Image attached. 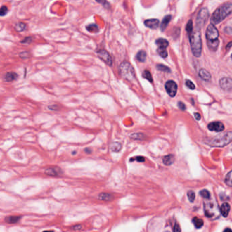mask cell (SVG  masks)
<instances>
[{"mask_svg":"<svg viewBox=\"0 0 232 232\" xmlns=\"http://www.w3.org/2000/svg\"><path fill=\"white\" fill-rule=\"evenodd\" d=\"M119 73L124 79L131 81L135 78V70L131 64L127 61L122 62L119 67Z\"/></svg>","mask_w":232,"mask_h":232,"instance_id":"4","label":"cell"},{"mask_svg":"<svg viewBox=\"0 0 232 232\" xmlns=\"http://www.w3.org/2000/svg\"><path fill=\"white\" fill-rule=\"evenodd\" d=\"M207 44H208V46L209 48V49L211 50L212 51H217V48L219 46V40H215V41H210V42H207Z\"/></svg>","mask_w":232,"mask_h":232,"instance_id":"21","label":"cell"},{"mask_svg":"<svg viewBox=\"0 0 232 232\" xmlns=\"http://www.w3.org/2000/svg\"><path fill=\"white\" fill-rule=\"evenodd\" d=\"M185 84H186V86H187V87L189 88L190 89L193 90V89H195V84L193 83V82L191 81L190 80H186Z\"/></svg>","mask_w":232,"mask_h":232,"instance_id":"35","label":"cell"},{"mask_svg":"<svg viewBox=\"0 0 232 232\" xmlns=\"http://www.w3.org/2000/svg\"><path fill=\"white\" fill-rule=\"evenodd\" d=\"M225 183L229 186H232V170L227 174L225 176Z\"/></svg>","mask_w":232,"mask_h":232,"instance_id":"27","label":"cell"},{"mask_svg":"<svg viewBox=\"0 0 232 232\" xmlns=\"http://www.w3.org/2000/svg\"><path fill=\"white\" fill-rule=\"evenodd\" d=\"M187 197L188 198V200H189V202L192 203L194 202L195 198V193L194 191L190 190L187 192Z\"/></svg>","mask_w":232,"mask_h":232,"instance_id":"32","label":"cell"},{"mask_svg":"<svg viewBox=\"0 0 232 232\" xmlns=\"http://www.w3.org/2000/svg\"><path fill=\"white\" fill-rule=\"evenodd\" d=\"M221 88L224 91H230L232 89V79L229 77H224L221 78L219 81Z\"/></svg>","mask_w":232,"mask_h":232,"instance_id":"10","label":"cell"},{"mask_svg":"<svg viewBox=\"0 0 232 232\" xmlns=\"http://www.w3.org/2000/svg\"><path fill=\"white\" fill-rule=\"evenodd\" d=\"M232 13V3H226L219 7L212 14L210 21L212 25H217L223 21Z\"/></svg>","mask_w":232,"mask_h":232,"instance_id":"1","label":"cell"},{"mask_svg":"<svg viewBox=\"0 0 232 232\" xmlns=\"http://www.w3.org/2000/svg\"><path fill=\"white\" fill-rule=\"evenodd\" d=\"M173 231L174 232H181V227H180L179 223H175L174 226V228H173Z\"/></svg>","mask_w":232,"mask_h":232,"instance_id":"38","label":"cell"},{"mask_svg":"<svg viewBox=\"0 0 232 232\" xmlns=\"http://www.w3.org/2000/svg\"><path fill=\"white\" fill-rule=\"evenodd\" d=\"M165 232H169V231H165Z\"/></svg>","mask_w":232,"mask_h":232,"instance_id":"47","label":"cell"},{"mask_svg":"<svg viewBox=\"0 0 232 232\" xmlns=\"http://www.w3.org/2000/svg\"><path fill=\"white\" fill-rule=\"evenodd\" d=\"M45 174H46L47 175L51 176H57L59 175V171H57L56 168H54V167H49V168H47L46 170H45Z\"/></svg>","mask_w":232,"mask_h":232,"instance_id":"22","label":"cell"},{"mask_svg":"<svg viewBox=\"0 0 232 232\" xmlns=\"http://www.w3.org/2000/svg\"><path fill=\"white\" fill-rule=\"evenodd\" d=\"M134 160H136L138 161V162H144L145 161V159L144 157H141V156H138V157H134L133 159H130V161H133Z\"/></svg>","mask_w":232,"mask_h":232,"instance_id":"37","label":"cell"},{"mask_svg":"<svg viewBox=\"0 0 232 232\" xmlns=\"http://www.w3.org/2000/svg\"><path fill=\"white\" fill-rule=\"evenodd\" d=\"M232 142V131L221 133L215 137L206 141V143L212 147H224Z\"/></svg>","mask_w":232,"mask_h":232,"instance_id":"3","label":"cell"},{"mask_svg":"<svg viewBox=\"0 0 232 232\" xmlns=\"http://www.w3.org/2000/svg\"><path fill=\"white\" fill-rule=\"evenodd\" d=\"M186 32H188V36H189V35L193 32V22L191 20H190L188 22L187 25H186Z\"/></svg>","mask_w":232,"mask_h":232,"instance_id":"33","label":"cell"},{"mask_svg":"<svg viewBox=\"0 0 232 232\" xmlns=\"http://www.w3.org/2000/svg\"><path fill=\"white\" fill-rule=\"evenodd\" d=\"M231 59H232V55H231Z\"/></svg>","mask_w":232,"mask_h":232,"instance_id":"46","label":"cell"},{"mask_svg":"<svg viewBox=\"0 0 232 232\" xmlns=\"http://www.w3.org/2000/svg\"><path fill=\"white\" fill-rule=\"evenodd\" d=\"M86 30L91 33H97L99 31L98 26L95 24H91L89 25H88L86 27Z\"/></svg>","mask_w":232,"mask_h":232,"instance_id":"28","label":"cell"},{"mask_svg":"<svg viewBox=\"0 0 232 232\" xmlns=\"http://www.w3.org/2000/svg\"><path fill=\"white\" fill-rule=\"evenodd\" d=\"M114 196L111 193H101L98 195V199L102 201H110L113 199Z\"/></svg>","mask_w":232,"mask_h":232,"instance_id":"18","label":"cell"},{"mask_svg":"<svg viewBox=\"0 0 232 232\" xmlns=\"http://www.w3.org/2000/svg\"><path fill=\"white\" fill-rule=\"evenodd\" d=\"M230 211V205L227 202H225L221 205L220 208V212L223 217H227Z\"/></svg>","mask_w":232,"mask_h":232,"instance_id":"13","label":"cell"},{"mask_svg":"<svg viewBox=\"0 0 232 232\" xmlns=\"http://www.w3.org/2000/svg\"><path fill=\"white\" fill-rule=\"evenodd\" d=\"M194 117H195V119L197 121H200V120L201 119V115H200V114L198 112L195 113Z\"/></svg>","mask_w":232,"mask_h":232,"instance_id":"42","label":"cell"},{"mask_svg":"<svg viewBox=\"0 0 232 232\" xmlns=\"http://www.w3.org/2000/svg\"><path fill=\"white\" fill-rule=\"evenodd\" d=\"M165 88L167 93L170 97H174L176 95L178 86L175 82L172 80H168L165 84Z\"/></svg>","mask_w":232,"mask_h":232,"instance_id":"8","label":"cell"},{"mask_svg":"<svg viewBox=\"0 0 232 232\" xmlns=\"http://www.w3.org/2000/svg\"><path fill=\"white\" fill-rule=\"evenodd\" d=\"M159 24V20L158 19H155V18H151V19L146 20L144 21L145 26L150 29H153V30L158 27Z\"/></svg>","mask_w":232,"mask_h":232,"instance_id":"12","label":"cell"},{"mask_svg":"<svg viewBox=\"0 0 232 232\" xmlns=\"http://www.w3.org/2000/svg\"><path fill=\"white\" fill-rule=\"evenodd\" d=\"M200 195L204 199H207V200H208V199H210V192H209L206 189L202 190L200 191Z\"/></svg>","mask_w":232,"mask_h":232,"instance_id":"31","label":"cell"},{"mask_svg":"<svg viewBox=\"0 0 232 232\" xmlns=\"http://www.w3.org/2000/svg\"><path fill=\"white\" fill-rule=\"evenodd\" d=\"M20 217L17 216H10L8 217L5 219V221L8 223H16L20 220Z\"/></svg>","mask_w":232,"mask_h":232,"instance_id":"24","label":"cell"},{"mask_svg":"<svg viewBox=\"0 0 232 232\" xmlns=\"http://www.w3.org/2000/svg\"><path fill=\"white\" fill-rule=\"evenodd\" d=\"M208 128L210 131L221 132L225 129V126L221 122L214 121L208 124Z\"/></svg>","mask_w":232,"mask_h":232,"instance_id":"11","label":"cell"},{"mask_svg":"<svg viewBox=\"0 0 232 232\" xmlns=\"http://www.w3.org/2000/svg\"><path fill=\"white\" fill-rule=\"evenodd\" d=\"M188 37L193 54L196 57H200L202 51V41L200 29L196 27Z\"/></svg>","mask_w":232,"mask_h":232,"instance_id":"2","label":"cell"},{"mask_svg":"<svg viewBox=\"0 0 232 232\" xmlns=\"http://www.w3.org/2000/svg\"><path fill=\"white\" fill-rule=\"evenodd\" d=\"M122 148V144L120 142H113L111 145V150L114 152H119Z\"/></svg>","mask_w":232,"mask_h":232,"instance_id":"25","label":"cell"},{"mask_svg":"<svg viewBox=\"0 0 232 232\" xmlns=\"http://www.w3.org/2000/svg\"><path fill=\"white\" fill-rule=\"evenodd\" d=\"M15 29L18 32H23V31H25L27 29V25L25 23H24V22H19L16 25Z\"/></svg>","mask_w":232,"mask_h":232,"instance_id":"26","label":"cell"},{"mask_svg":"<svg viewBox=\"0 0 232 232\" xmlns=\"http://www.w3.org/2000/svg\"><path fill=\"white\" fill-rule=\"evenodd\" d=\"M97 55L100 59L108 65L111 66L112 65V59L108 52L105 49H101L97 51Z\"/></svg>","mask_w":232,"mask_h":232,"instance_id":"9","label":"cell"},{"mask_svg":"<svg viewBox=\"0 0 232 232\" xmlns=\"http://www.w3.org/2000/svg\"><path fill=\"white\" fill-rule=\"evenodd\" d=\"M199 76H200V77L202 78V80H205V81L206 82L210 81L211 75L206 70L201 69L200 71H199Z\"/></svg>","mask_w":232,"mask_h":232,"instance_id":"14","label":"cell"},{"mask_svg":"<svg viewBox=\"0 0 232 232\" xmlns=\"http://www.w3.org/2000/svg\"><path fill=\"white\" fill-rule=\"evenodd\" d=\"M157 69L161 72H171L169 67H167V66H165L164 65H161V64H159V65H157Z\"/></svg>","mask_w":232,"mask_h":232,"instance_id":"30","label":"cell"},{"mask_svg":"<svg viewBox=\"0 0 232 232\" xmlns=\"http://www.w3.org/2000/svg\"><path fill=\"white\" fill-rule=\"evenodd\" d=\"M17 74L15 72H8L4 76V80L6 82H12L17 78Z\"/></svg>","mask_w":232,"mask_h":232,"instance_id":"19","label":"cell"},{"mask_svg":"<svg viewBox=\"0 0 232 232\" xmlns=\"http://www.w3.org/2000/svg\"><path fill=\"white\" fill-rule=\"evenodd\" d=\"M157 53H158L159 55L163 58L167 57V50L165 49H159V48H158V49H157Z\"/></svg>","mask_w":232,"mask_h":232,"instance_id":"34","label":"cell"},{"mask_svg":"<svg viewBox=\"0 0 232 232\" xmlns=\"http://www.w3.org/2000/svg\"><path fill=\"white\" fill-rule=\"evenodd\" d=\"M223 232H232V230L230 228H226L225 229V230L223 231Z\"/></svg>","mask_w":232,"mask_h":232,"instance_id":"44","label":"cell"},{"mask_svg":"<svg viewBox=\"0 0 232 232\" xmlns=\"http://www.w3.org/2000/svg\"><path fill=\"white\" fill-rule=\"evenodd\" d=\"M82 226L80 225H75V226L74 227V229H75V230H78V229H81Z\"/></svg>","mask_w":232,"mask_h":232,"instance_id":"43","label":"cell"},{"mask_svg":"<svg viewBox=\"0 0 232 232\" xmlns=\"http://www.w3.org/2000/svg\"><path fill=\"white\" fill-rule=\"evenodd\" d=\"M175 157L173 155H168L166 156L163 157V163L165 165H171L174 162Z\"/></svg>","mask_w":232,"mask_h":232,"instance_id":"16","label":"cell"},{"mask_svg":"<svg viewBox=\"0 0 232 232\" xmlns=\"http://www.w3.org/2000/svg\"><path fill=\"white\" fill-rule=\"evenodd\" d=\"M192 222L197 229H200L204 225V221L202 219L198 218V217H194L192 219Z\"/></svg>","mask_w":232,"mask_h":232,"instance_id":"20","label":"cell"},{"mask_svg":"<svg viewBox=\"0 0 232 232\" xmlns=\"http://www.w3.org/2000/svg\"><path fill=\"white\" fill-rule=\"evenodd\" d=\"M204 212L207 217H214L217 212V204L214 202H205L204 205Z\"/></svg>","mask_w":232,"mask_h":232,"instance_id":"7","label":"cell"},{"mask_svg":"<svg viewBox=\"0 0 232 232\" xmlns=\"http://www.w3.org/2000/svg\"><path fill=\"white\" fill-rule=\"evenodd\" d=\"M142 77L145 78V79L148 80L149 82H153V80L152 78V75H151L150 72L148 71V70H144V72L142 73Z\"/></svg>","mask_w":232,"mask_h":232,"instance_id":"29","label":"cell"},{"mask_svg":"<svg viewBox=\"0 0 232 232\" xmlns=\"http://www.w3.org/2000/svg\"><path fill=\"white\" fill-rule=\"evenodd\" d=\"M136 59L140 62H144L146 59V53L144 51H140L136 55Z\"/></svg>","mask_w":232,"mask_h":232,"instance_id":"23","label":"cell"},{"mask_svg":"<svg viewBox=\"0 0 232 232\" xmlns=\"http://www.w3.org/2000/svg\"><path fill=\"white\" fill-rule=\"evenodd\" d=\"M42 232H54V231H44Z\"/></svg>","mask_w":232,"mask_h":232,"instance_id":"45","label":"cell"},{"mask_svg":"<svg viewBox=\"0 0 232 232\" xmlns=\"http://www.w3.org/2000/svg\"><path fill=\"white\" fill-rule=\"evenodd\" d=\"M219 36V31L215 27L214 25L211 24L208 25L207 27L206 32V38L207 42H210V41H215L219 40L218 38Z\"/></svg>","mask_w":232,"mask_h":232,"instance_id":"6","label":"cell"},{"mask_svg":"<svg viewBox=\"0 0 232 232\" xmlns=\"http://www.w3.org/2000/svg\"><path fill=\"white\" fill-rule=\"evenodd\" d=\"M172 19V16L171 15H167L165 16L164 18H163V19L162 20V22H161V30L163 32L166 27L168 25L169 22H170V20Z\"/></svg>","mask_w":232,"mask_h":232,"instance_id":"17","label":"cell"},{"mask_svg":"<svg viewBox=\"0 0 232 232\" xmlns=\"http://www.w3.org/2000/svg\"><path fill=\"white\" fill-rule=\"evenodd\" d=\"M178 105H179V108L181 110H185L186 109V105H185V103L181 102V101H179V103H178Z\"/></svg>","mask_w":232,"mask_h":232,"instance_id":"39","label":"cell"},{"mask_svg":"<svg viewBox=\"0 0 232 232\" xmlns=\"http://www.w3.org/2000/svg\"><path fill=\"white\" fill-rule=\"evenodd\" d=\"M209 17V12L207 8H204L200 10L199 12L198 17L196 18V27L198 29H202L203 26L206 23V20Z\"/></svg>","mask_w":232,"mask_h":232,"instance_id":"5","label":"cell"},{"mask_svg":"<svg viewBox=\"0 0 232 232\" xmlns=\"http://www.w3.org/2000/svg\"><path fill=\"white\" fill-rule=\"evenodd\" d=\"M32 38H31V37H28V38H25L24 40L21 41L22 43H30L32 42Z\"/></svg>","mask_w":232,"mask_h":232,"instance_id":"40","label":"cell"},{"mask_svg":"<svg viewBox=\"0 0 232 232\" xmlns=\"http://www.w3.org/2000/svg\"><path fill=\"white\" fill-rule=\"evenodd\" d=\"M8 11V8L6 6H2L1 8V11H0V15L1 16H5Z\"/></svg>","mask_w":232,"mask_h":232,"instance_id":"36","label":"cell"},{"mask_svg":"<svg viewBox=\"0 0 232 232\" xmlns=\"http://www.w3.org/2000/svg\"><path fill=\"white\" fill-rule=\"evenodd\" d=\"M99 3L100 4H103V6H104L105 8H109L110 7V4L108 2L106 1H99Z\"/></svg>","mask_w":232,"mask_h":232,"instance_id":"41","label":"cell"},{"mask_svg":"<svg viewBox=\"0 0 232 232\" xmlns=\"http://www.w3.org/2000/svg\"><path fill=\"white\" fill-rule=\"evenodd\" d=\"M156 44L158 46V48L159 49H166V48L169 45V42L167 40H165V39H163V38H159L157 39L156 40Z\"/></svg>","mask_w":232,"mask_h":232,"instance_id":"15","label":"cell"}]
</instances>
